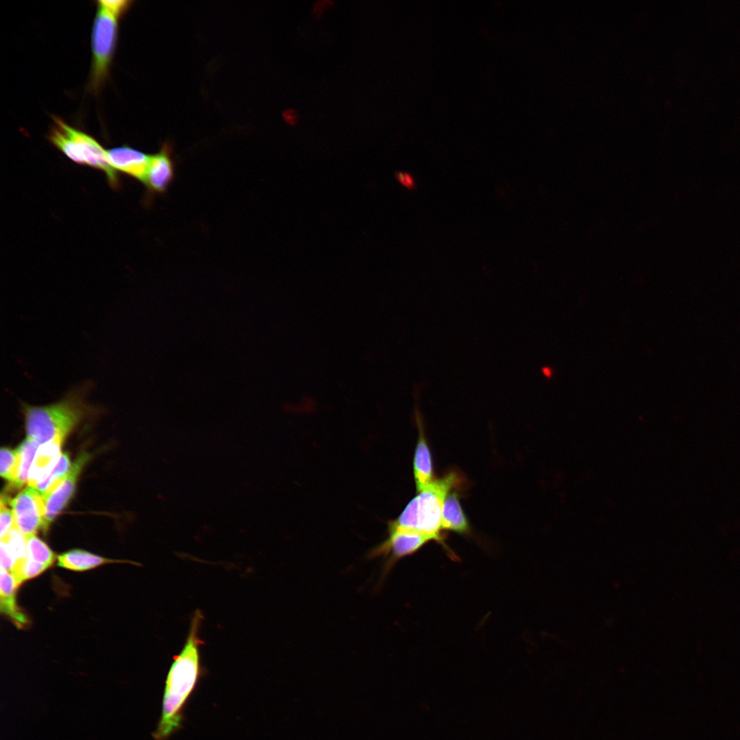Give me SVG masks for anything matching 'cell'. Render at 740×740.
Instances as JSON below:
<instances>
[{
    "label": "cell",
    "mask_w": 740,
    "mask_h": 740,
    "mask_svg": "<svg viewBox=\"0 0 740 740\" xmlns=\"http://www.w3.org/2000/svg\"><path fill=\"white\" fill-rule=\"evenodd\" d=\"M203 618L199 610L194 612L184 644L173 657L165 680L154 740H168L182 726L184 708L202 674L200 650L204 642L199 633Z\"/></svg>",
    "instance_id": "1"
},
{
    "label": "cell",
    "mask_w": 740,
    "mask_h": 740,
    "mask_svg": "<svg viewBox=\"0 0 740 740\" xmlns=\"http://www.w3.org/2000/svg\"><path fill=\"white\" fill-rule=\"evenodd\" d=\"M461 482V476L455 471L434 478L408 503L397 518L388 522V527L421 532L441 545L451 558L456 559L441 533L442 510L446 496Z\"/></svg>",
    "instance_id": "2"
},
{
    "label": "cell",
    "mask_w": 740,
    "mask_h": 740,
    "mask_svg": "<svg viewBox=\"0 0 740 740\" xmlns=\"http://www.w3.org/2000/svg\"><path fill=\"white\" fill-rule=\"evenodd\" d=\"M89 384L69 391L60 401L44 406L23 405L27 436L39 445L63 440L91 411L85 396Z\"/></svg>",
    "instance_id": "3"
},
{
    "label": "cell",
    "mask_w": 740,
    "mask_h": 740,
    "mask_svg": "<svg viewBox=\"0 0 740 740\" xmlns=\"http://www.w3.org/2000/svg\"><path fill=\"white\" fill-rule=\"evenodd\" d=\"M117 20L97 4L92 32V60L90 88L97 92L106 82L114 53L118 25Z\"/></svg>",
    "instance_id": "4"
},
{
    "label": "cell",
    "mask_w": 740,
    "mask_h": 740,
    "mask_svg": "<svg viewBox=\"0 0 740 740\" xmlns=\"http://www.w3.org/2000/svg\"><path fill=\"white\" fill-rule=\"evenodd\" d=\"M432 541L428 536L415 530L388 527L387 538L373 548L368 557L385 558L384 574L386 576L398 560L416 553Z\"/></svg>",
    "instance_id": "5"
},
{
    "label": "cell",
    "mask_w": 740,
    "mask_h": 740,
    "mask_svg": "<svg viewBox=\"0 0 740 740\" xmlns=\"http://www.w3.org/2000/svg\"><path fill=\"white\" fill-rule=\"evenodd\" d=\"M53 119L73 138L76 154L75 163L103 171L110 185L114 188L118 187L119 182L117 174L108 162L107 151L93 137L70 126L58 117L53 116Z\"/></svg>",
    "instance_id": "6"
},
{
    "label": "cell",
    "mask_w": 740,
    "mask_h": 740,
    "mask_svg": "<svg viewBox=\"0 0 740 740\" xmlns=\"http://www.w3.org/2000/svg\"><path fill=\"white\" fill-rule=\"evenodd\" d=\"M8 502L14 513V525L26 537L43 529L44 500L35 488L27 486Z\"/></svg>",
    "instance_id": "7"
},
{
    "label": "cell",
    "mask_w": 740,
    "mask_h": 740,
    "mask_svg": "<svg viewBox=\"0 0 740 740\" xmlns=\"http://www.w3.org/2000/svg\"><path fill=\"white\" fill-rule=\"evenodd\" d=\"M86 453L80 454L67 473L64 480L51 493L42 497L44 500V526L47 531L51 523L66 506L74 493L79 476L89 459Z\"/></svg>",
    "instance_id": "8"
},
{
    "label": "cell",
    "mask_w": 740,
    "mask_h": 740,
    "mask_svg": "<svg viewBox=\"0 0 740 740\" xmlns=\"http://www.w3.org/2000/svg\"><path fill=\"white\" fill-rule=\"evenodd\" d=\"M175 168L170 148L164 145L161 150L151 156L144 184L149 195L164 193L175 179Z\"/></svg>",
    "instance_id": "9"
},
{
    "label": "cell",
    "mask_w": 740,
    "mask_h": 740,
    "mask_svg": "<svg viewBox=\"0 0 740 740\" xmlns=\"http://www.w3.org/2000/svg\"><path fill=\"white\" fill-rule=\"evenodd\" d=\"M111 167L144 183L151 156L127 145L107 150Z\"/></svg>",
    "instance_id": "10"
},
{
    "label": "cell",
    "mask_w": 740,
    "mask_h": 740,
    "mask_svg": "<svg viewBox=\"0 0 740 740\" xmlns=\"http://www.w3.org/2000/svg\"><path fill=\"white\" fill-rule=\"evenodd\" d=\"M418 427V439L413 458V473L417 492L423 490L434 479L432 458L427 443L421 415L415 411Z\"/></svg>",
    "instance_id": "11"
},
{
    "label": "cell",
    "mask_w": 740,
    "mask_h": 740,
    "mask_svg": "<svg viewBox=\"0 0 740 740\" xmlns=\"http://www.w3.org/2000/svg\"><path fill=\"white\" fill-rule=\"evenodd\" d=\"M64 440L56 438L39 445L29 470L27 484L35 487L53 469L61 455Z\"/></svg>",
    "instance_id": "12"
},
{
    "label": "cell",
    "mask_w": 740,
    "mask_h": 740,
    "mask_svg": "<svg viewBox=\"0 0 740 740\" xmlns=\"http://www.w3.org/2000/svg\"><path fill=\"white\" fill-rule=\"evenodd\" d=\"M19 585L12 574L1 569V612L11 619L18 628H23L29 624V619L16 604V592Z\"/></svg>",
    "instance_id": "13"
},
{
    "label": "cell",
    "mask_w": 740,
    "mask_h": 740,
    "mask_svg": "<svg viewBox=\"0 0 740 740\" xmlns=\"http://www.w3.org/2000/svg\"><path fill=\"white\" fill-rule=\"evenodd\" d=\"M442 529L460 534L470 532L469 521L460 502L459 494L452 490L446 496L442 510Z\"/></svg>",
    "instance_id": "14"
},
{
    "label": "cell",
    "mask_w": 740,
    "mask_h": 740,
    "mask_svg": "<svg viewBox=\"0 0 740 740\" xmlns=\"http://www.w3.org/2000/svg\"><path fill=\"white\" fill-rule=\"evenodd\" d=\"M87 551L74 549L58 556V566L71 571H84L111 563H121Z\"/></svg>",
    "instance_id": "15"
},
{
    "label": "cell",
    "mask_w": 740,
    "mask_h": 740,
    "mask_svg": "<svg viewBox=\"0 0 740 740\" xmlns=\"http://www.w3.org/2000/svg\"><path fill=\"white\" fill-rule=\"evenodd\" d=\"M39 445L27 438L17 447L18 465L14 486L20 488L28 482L29 470Z\"/></svg>",
    "instance_id": "16"
},
{
    "label": "cell",
    "mask_w": 740,
    "mask_h": 740,
    "mask_svg": "<svg viewBox=\"0 0 740 740\" xmlns=\"http://www.w3.org/2000/svg\"><path fill=\"white\" fill-rule=\"evenodd\" d=\"M71 465L68 453H62L51 472L34 488L42 497L49 495L64 480Z\"/></svg>",
    "instance_id": "17"
},
{
    "label": "cell",
    "mask_w": 740,
    "mask_h": 740,
    "mask_svg": "<svg viewBox=\"0 0 740 740\" xmlns=\"http://www.w3.org/2000/svg\"><path fill=\"white\" fill-rule=\"evenodd\" d=\"M27 557L48 567L55 561V554L40 539L33 534L26 537Z\"/></svg>",
    "instance_id": "18"
},
{
    "label": "cell",
    "mask_w": 740,
    "mask_h": 740,
    "mask_svg": "<svg viewBox=\"0 0 740 740\" xmlns=\"http://www.w3.org/2000/svg\"><path fill=\"white\" fill-rule=\"evenodd\" d=\"M49 567L43 564L29 558L17 562L12 572L18 582H22L34 578L43 573Z\"/></svg>",
    "instance_id": "19"
},
{
    "label": "cell",
    "mask_w": 740,
    "mask_h": 740,
    "mask_svg": "<svg viewBox=\"0 0 740 740\" xmlns=\"http://www.w3.org/2000/svg\"><path fill=\"white\" fill-rule=\"evenodd\" d=\"M4 540L12 556L18 562L27 558L26 536L14 525Z\"/></svg>",
    "instance_id": "20"
},
{
    "label": "cell",
    "mask_w": 740,
    "mask_h": 740,
    "mask_svg": "<svg viewBox=\"0 0 740 740\" xmlns=\"http://www.w3.org/2000/svg\"><path fill=\"white\" fill-rule=\"evenodd\" d=\"M0 474L5 480L13 484L16 474L18 454L16 449L8 447L1 449Z\"/></svg>",
    "instance_id": "21"
},
{
    "label": "cell",
    "mask_w": 740,
    "mask_h": 740,
    "mask_svg": "<svg viewBox=\"0 0 740 740\" xmlns=\"http://www.w3.org/2000/svg\"><path fill=\"white\" fill-rule=\"evenodd\" d=\"M9 501V498L2 494L1 497L0 504V537L3 539L8 534L9 531L14 526V517L12 509L10 508L7 506V502Z\"/></svg>",
    "instance_id": "22"
},
{
    "label": "cell",
    "mask_w": 740,
    "mask_h": 740,
    "mask_svg": "<svg viewBox=\"0 0 740 740\" xmlns=\"http://www.w3.org/2000/svg\"><path fill=\"white\" fill-rule=\"evenodd\" d=\"M97 4L118 19L129 9L132 1L127 0H100L97 1Z\"/></svg>",
    "instance_id": "23"
},
{
    "label": "cell",
    "mask_w": 740,
    "mask_h": 740,
    "mask_svg": "<svg viewBox=\"0 0 740 740\" xmlns=\"http://www.w3.org/2000/svg\"><path fill=\"white\" fill-rule=\"evenodd\" d=\"M0 550L1 569L12 573L17 562L10 552L6 542L4 540H1Z\"/></svg>",
    "instance_id": "24"
},
{
    "label": "cell",
    "mask_w": 740,
    "mask_h": 740,
    "mask_svg": "<svg viewBox=\"0 0 740 740\" xmlns=\"http://www.w3.org/2000/svg\"><path fill=\"white\" fill-rule=\"evenodd\" d=\"M394 177L401 186L408 190H415L417 188L415 177L408 172L397 171L394 173Z\"/></svg>",
    "instance_id": "25"
},
{
    "label": "cell",
    "mask_w": 740,
    "mask_h": 740,
    "mask_svg": "<svg viewBox=\"0 0 740 740\" xmlns=\"http://www.w3.org/2000/svg\"><path fill=\"white\" fill-rule=\"evenodd\" d=\"M287 115H288V119H287L288 121L291 124H294L295 123V121H297V118L296 112L295 111H293V110H291V111L288 112Z\"/></svg>",
    "instance_id": "26"
},
{
    "label": "cell",
    "mask_w": 740,
    "mask_h": 740,
    "mask_svg": "<svg viewBox=\"0 0 740 740\" xmlns=\"http://www.w3.org/2000/svg\"><path fill=\"white\" fill-rule=\"evenodd\" d=\"M543 373H544V374H545V375H546L547 376H550V374H551V371H550V369H548V368H543Z\"/></svg>",
    "instance_id": "27"
}]
</instances>
